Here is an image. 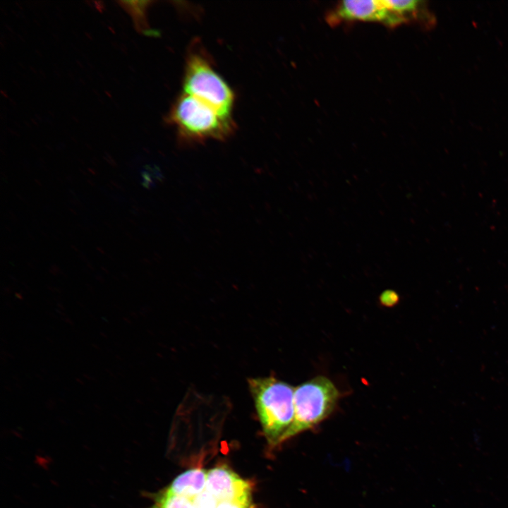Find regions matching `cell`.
<instances>
[{
    "label": "cell",
    "mask_w": 508,
    "mask_h": 508,
    "mask_svg": "<svg viewBox=\"0 0 508 508\" xmlns=\"http://www.w3.org/2000/svg\"><path fill=\"white\" fill-rule=\"evenodd\" d=\"M248 382L264 434L276 446L294 421L295 387L271 376Z\"/></svg>",
    "instance_id": "obj_2"
},
{
    "label": "cell",
    "mask_w": 508,
    "mask_h": 508,
    "mask_svg": "<svg viewBox=\"0 0 508 508\" xmlns=\"http://www.w3.org/2000/svg\"><path fill=\"white\" fill-rule=\"evenodd\" d=\"M327 20L332 25L341 22L362 21L394 28L404 23L388 0L342 1L329 12Z\"/></svg>",
    "instance_id": "obj_5"
},
{
    "label": "cell",
    "mask_w": 508,
    "mask_h": 508,
    "mask_svg": "<svg viewBox=\"0 0 508 508\" xmlns=\"http://www.w3.org/2000/svg\"><path fill=\"white\" fill-rule=\"evenodd\" d=\"M217 508H253V504H246L236 501L219 502Z\"/></svg>",
    "instance_id": "obj_11"
},
{
    "label": "cell",
    "mask_w": 508,
    "mask_h": 508,
    "mask_svg": "<svg viewBox=\"0 0 508 508\" xmlns=\"http://www.w3.org/2000/svg\"><path fill=\"white\" fill-rule=\"evenodd\" d=\"M205 490L219 502L236 501L252 505L251 485L224 466L208 471Z\"/></svg>",
    "instance_id": "obj_6"
},
{
    "label": "cell",
    "mask_w": 508,
    "mask_h": 508,
    "mask_svg": "<svg viewBox=\"0 0 508 508\" xmlns=\"http://www.w3.org/2000/svg\"><path fill=\"white\" fill-rule=\"evenodd\" d=\"M181 143L192 145L207 139L224 140L234 129L231 116H224L198 99L183 92L169 114Z\"/></svg>",
    "instance_id": "obj_1"
},
{
    "label": "cell",
    "mask_w": 508,
    "mask_h": 508,
    "mask_svg": "<svg viewBox=\"0 0 508 508\" xmlns=\"http://www.w3.org/2000/svg\"><path fill=\"white\" fill-rule=\"evenodd\" d=\"M339 391L328 377L319 375L295 387L294 421L279 444L307 430L313 428L334 411Z\"/></svg>",
    "instance_id": "obj_4"
},
{
    "label": "cell",
    "mask_w": 508,
    "mask_h": 508,
    "mask_svg": "<svg viewBox=\"0 0 508 508\" xmlns=\"http://www.w3.org/2000/svg\"><path fill=\"white\" fill-rule=\"evenodd\" d=\"M207 473L200 468L187 470L179 475L167 490L173 494L193 500L205 490Z\"/></svg>",
    "instance_id": "obj_7"
},
{
    "label": "cell",
    "mask_w": 508,
    "mask_h": 508,
    "mask_svg": "<svg viewBox=\"0 0 508 508\" xmlns=\"http://www.w3.org/2000/svg\"><path fill=\"white\" fill-rule=\"evenodd\" d=\"M133 18L137 28H142L145 23V11L150 1H121L119 2Z\"/></svg>",
    "instance_id": "obj_9"
},
{
    "label": "cell",
    "mask_w": 508,
    "mask_h": 508,
    "mask_svg": "<svg viewBox=\"0 0 508 508\" xmlns=\"http://www.w3.org/2000/svg\"><path fill=\"white\" fill-rule=\"evenodd\" d=\"M153 508H195L193 500L173 494L167 489L154 497Z\"/></svg>",
    "instance_id": "obj_8"
},
{
    "label": "cell",
    "mask_w": 508,
    "mask_h": 508,
    "mask_svg": "<svg viewBox=\"0 0 508 508\" xmlns=\"http://www.w3.org/2000/svg\"><path fill=\"white\" fill-rule=\"evenodd\" d=\"M380 298L384 305L390 306L396 303L398 300V296L394 291H387L382 294Z\"/></svg>",
    "instance_id": "obj_12"
},
{
    "label": "cell",
    "mask_w": 508,
    "mask_h": 508,
    "mask_svg": "<svg viewBox=\"0 0 508 508\" xmlns=\"http://www.w3.org/2000/svg\"><path fill=\"white\" fill-rule=\"evenodd\" d=\"M183 92L210 105L220 114L231 116L234 95L225 80L214 71L209 56L193 44L186 58Z\"/></svg>",
    "instance_id": "obj_3"
},
{
    "label": "cell",
    "mask_w": 508,
    "mask_h": 508,
    "mask_svg": "<svg viewBox=\"0 0 508 508\" xmlns=\"http://www.w3.org/2000/svg\"><path fill=\"white\" fill-rule=\"evenodd\" d=\"M195 508H217L219 501L206 490L193 500Z\"/></svg>",
    "instance_id": "obj_10"
}]
</instances>
